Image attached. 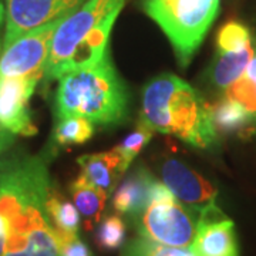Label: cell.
Instances as JSON below:
<instances>
[{"mask_svg":"<svg viewBox=\"0 0 256 256\" xmlns=\"http://www.w3.org/2000/svg\"><path fill=\"white\" fill-rule=\"evenodd\" d=\"M52 186L44 156L10 148L0 156V256H60L47 210Z\"/></svg>","mask_w":256,"mask_h":256,"instance_id":"1","label":"cell"},{"mask_svg":"<svg viewBox=\"0 0 256 256\" xmlns=\"http://www.w3.org/2000/svg\"><path fill=\"white\" fill-rule=\"evenodd\" d=\"M140 121L201 150L218 141L210 106L196 88L174 74L156 76L146 84Z\"/></svg>","mask_w":256,"mask_h":256,"instance_id":"2","label":"cell"},{"mask_svg":"<svg viewBox=\"0 0 256 256\" xmlns=\"http://www.w3.org/2000/svg\"><path fill=\"white\" fill-rule=\"evenodd\" d=\"M126 0H87L56 28L43 78L48 82L100 62L110 52V36Z\"/></svg>","mask_w":256,"mask_h":256,"instance_id":"3","label":"cell"},{"mask_svg":"<svg viewBox=\"0 0 256 256\" xmlns=\"http://www.w3.org/2000/svg\"><path fill=\"white\" fill-rule=\"evenodd\" d=\"M56 118L80 116L100 126L127 121L130 96L110 52L96 64L62 76L54 100Z\"/></svg>","mask_w":256,"mask_h":256,"instance_id":"4","label":"cell"},{"mask_svg":"<svg viewBox=\"0 0 256 256\" xmlns=\"http://www.w3.org/2000/svg\"><path fill=\"white\" fill-rule=\"evenodd\" d=\"M220 9V0H144V10L168 37L181 66L200 48Z\"/></svg>","mask_w":256,"mask_h":256,"instance_id":"5","label":"cell"},{"mask_svg":"<svg viewBox=\"0 0 256 256\" xmlns=\"http://www.w3.org/2000/svg\"><path fill=\"white\" fill-rule=\"evenodd\" d=\"M198 215V210L176 200L164 182H158L150 204L130 220L141 238L166 246L190 248Z\"/></svg>","mask_w":256,"mask_h":256,"instance_id":"6","label":"cell"},{"mask_svg":"<svg viewBox=\"0 0 256 256\" xmlns=\"http://www.w3.org/2000/svg\"><path fill=\"white\" fill-rule=\"evenodd\" d=\"M63 20V18H62ZM62 20L28 32L0 56V77H40L43 78L52 37Z\"/></svg>","mask_w":256,"mask_h":256,"instance_id":"7","label":"cell"},{"mask_svg":"<svg viewBox=\"0 0 256 256\" xmlns=\"http://www.w3.org/2000/svg\"><path fill=\"white\" fill-rule=\"evenodd\" d=\"M87 0H4L6 26L3 48L18 37L56 20H62Z\"/></svg>","mask_w":256,"mask_h":256,"instance_id":"8","label":"cell"},{"mask_svg":"<svg viewBox=\"0 0 256 256\" xmlns=\"http://www.w3.org/2000/svg\"><path fill=\"white\" fill-rule=\"evenodd\" d=\"M40 77H0V124L14 136L37 134L28 107Z\"/></svg>","mask_w":256,"mask_h":256,"instance_id":"9","label":"cell"},{"mask_svg":"<svg viewBox=\"0 0 256 256\" xmlns=\"http://www.w3.org/2000/svg\"><path fill=\"white\" fill-rule=\"evenodd\" d=\"M190 249L196 256H239L235 224L216 204L200 210Z\"/></svg>","mask_w":256,"mask_h":256,"instance_id":"10","label":"cell"},{"mask_svg":"<svg viewBox=\"0 0 256 256\" xmlns=\"http://www.w3.org/2000/svg\"><path fill=\"white\" fill-rule=\"evenodd\" d=\"M161 178L175 198L192 210L200 212L216 204V186L180 160L170 158L164 161L161 166Z\"/></svg>","mask_w":256,"mask_h":256,"instance_id":"11","label":"cell"},{"mask_svg":"<svg viewBox=\"0 0 256 256\" xmlns=\"http://www.w3.org/2000/svg\"><path fill=\"white\" fill-rule=\"evenodd\" d=\"M158 182L154 175L140 165L116 190L112 195V208L120 215H127L128 218L136 216L152 200Z\"/></svg>","mask_w":256,"mask_h":256,"instance_id":"12","label":"cell"},{"mask_svg":"<svg viewBox=\"0 0 256 256\" xmlns=\"http://www.w3.org/2000/svg\"><path fill=\"white\" fill-rule=\"evenodd\" d=\"M77 164L80 165L82 175L87 181L108 195L114 191L120 178L127 172L116 148L106 152L82 156L77 160Z\"/></svg>","mask_w":256,"mask_h":256,"instance_id":"13","label":"cell"},{"mask_svg":"<svg viewBox=\"0 0 256 256\" xmlns=\"http://www.w3.org/2000/svg\"><path fill=\"white\" fill-rule=\"evenodd\" d=\"M210 111L216 131L235 134L240 138L252 137L256 132V120L239 104L225 96L210 106Z\"/></svg>","mask_w":256,"mask_h":256,"instance_id":"14","label":"cell"},{"mask_svg":"<svg viewBox=\"0 0 256 256\" xmlns=\"http://www.w3.org/2000/svg\"><path fill=\"white\" fill-rule=\"evenodd\" d=\"M70 194L74 205L84 218L86 229L90 230L101 220L108 194L92 185L82 174L78 175L70 185Z\"/></svg>","mask_w":256,"mask_h":256,"instance_id":"15","label":"cell"},{"mask_svg":"<svg viewBox=\"0 0 256 256\" xmlns=\"http://www.w3.org/2000/svg\"><path fill=\"white\" fill-rule=\"evenodd\" d=\"M255 52L254 43L238 52H218L210 70V82L220 90H226L232 82L245 74Z\"/></svg>","mask_w":256,"mask_h":256,"instance_id":"16","label":"cell"},{"mask_svg":"<svg viewBox=\"0 0 256 256\" xmlns=\"http://www.w3.org/2000/svg\"><path fill=\"white\" fill-rule=\"evenodd\" d=\"M94 136V122L80 116L56 118L53 142L57 146H80Z\"/></svg>","mask_w":256,"mask_h":256,"instance_id":"17","label":"cell"},{"mask_svg":"<svg viewBox=\"0 0 256 256\" xmlns=\"http://www.w3.org/2000/svg\"><path fill=\"white\" fill-rule=\"evenodd\" d=\"M47 210L54 229L78 234L82 222L80 212L76 208V205L67 201L54 186H52V191L47 198Z\"/></svg>","mask_w":256,"mask_h":256,"instance_id":"18","label":"cell"},{"mask_svg":"<svg viewBox=\"0 0 256 256\" xmlns=\"http://www.w3.org/2000/svg\"><path fill=\"white\" fill-rule=\"evenodd\" d=\"M121 256H196L190 248L166 246L138 236L131 239L121 252Z\"/></svg>","mask_w":256,"mask_h":256,"instance_id":"19","label":"cell"},{"mask_svg":"<svg viewBox=\"0 0 256 256\" xmlns=\"http://www.w3.org/2000/svg\"><path fill=\"white\" fill-rule=\"evenodd\" d=\"M126 222L118 215H108L101 220L96 230V242L104 250H116L124 245Z\"/></svg>","mask_w":256,"mask_h":256,"instance_id":"20","label":"cell"},{"mask_svg":"<svg viewBox=\"0 0 256 256\" xmlns=\"http://www.w3.org/2000/svg\"><path fill=\"white\" fill-rule=\"evenodd\" d=\"M249 44H252L250 30L240 22L225 23L216 34L218 52H238Z\"/></svg>","mask_w":256,"mask_h":256,"instance_id":"21","label":"cell"},{"mask_svg":"<svg viewBox=\"0 0 256 256\" xmlns=\"http://www.w3.org/2000/svg\"><path fill=\"white\" fill-rule=\"evenodd\" d=\"M152 134H154V130H151L142 121H140L137 130H134L131 134H128L127 137L116 146V150L118 151L120 156L122 160V165H124L126 171L130 168V165L132 164L136 156L141 152V150L150 142V140L152 138Z\"/></svg>","mask_w":256,"mask_h":256,"instance_id":"22","label":"cell"},{"mask_svg":"<svg viewBox=\"0 0 256 256\" xmlns=\"http://www.w3.org/2000/svg\"><path fill=\"white\" fill-rule=\"evenodd\" d=\"M225 97L235 101L256 120V82L245 74L225 90Z\"/></svg>","mask_w":256,"mask_h":256,"instance_id":"23","label":"cell"},{"mask_svg":"<svg viewBox=\"0 0 256 256\" xmlns=\"http://www.w3.org/2000/svg\"><path fill=\"white\" fill-rule=\"evenodd\" d=\"M54 234L60 256H92L88 246L80 239L78 234L64 232L60 229H54Z\"/></svg>","mask_w":256,"mask_h":256,"instance_id":"24","label":"cell"},{"mask_svg":"<svg viewBox=\"0 0 256 256\" xmlns=\"http://www.w3.org/2000/svg\"><path fill=\"white\" fill-rule=\"evenodd\" d=\"M13 142H14V134H12L9 130H6L0 124V156L9 150L13 146Z\"/></svg>","mask_w":256,"mask_h":256,"instance_id":"25","label":"cell"},{"mask_svg":"<svg viewBox=\"0 0 256 256\" xmlns=\"http://www.w3.org/2000/svg\"><path fill=\"white\" fill-rule=\"evenodd\" d=\"M4 26H6V9H4V3L0 0V50L3 48Z\"/></svg>","mask_w":256,"mask_h":256,"instance_id":"26","label":"cell"},{"mask_svg":"<svg viewBox=\"0 0 256 256\" xmlns=\"http://www.w3.org/2000/svg\"><path fill=\"white\" fill-rule=\"evenodd\" d=\"M245 76H246L248 78H250L252 82H256V52L254 57H252V60H250V63L248 66L246 72H245Z\"/></svg>","mask_w":256,"mask_h":256,"instance_id":"27","label":"cell"}]
</instances>
